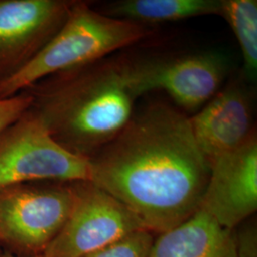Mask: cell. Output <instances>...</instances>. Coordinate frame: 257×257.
<instances>
[{
    "instance_id": "cell-1",
    "label": "cell",
    "mask_w": 257,
    "mask_h": 257,
    "mask_svg": "<svg viewBox=\"0 0 257 257\" xmlns=\"http://www.w3.org/2000/svg\"><path fill=\"white\" fill-rule=\"evenodd\" d=\"M89 160V182L159 234L199 210L211 170L189 117L164 103L134 113L119 135Z\"/></svg>"
},
{
    "instance_id": "cell-2",
    "label": "cell",
    "mask_w": 257,
    "mask_h": 257,
    "mask_svg": "<svg viewBox=\"0 0 257 257\" xmlns=\"http://www.w3.org/2000/svg\"><path fill=\"white\" fill-rule=\"evenodd\" d=\"M29 92L33 96L31 110L55 142L86 159L95 156L126 127L139 97L128 61L88 65Z\"/></svg>"
},
{
    "instance_id": "cell-3",
    "label": "cell",
    "mask_w": 257,
    "mask_h": 257,
    "mask_svg": "<svg viewBox=\"0 0 257 257\" xmlns=\"http://www.w3.org/2000/svg\"><path fill=\"white\" fill-rule=\"evenodd\" d=\"M149 34L146 25L74 3L63 25L46 45L18 72L0 80V98L16 95L52 74L93 64Z\"/></svg>"
},
{
    "instance_id": "cell-4",
    "label": "cell",
    "mask_w": 257,
    "mask_h": 257,
    "mask_svg": "<svg viewBox=\"0 0 257 257\" xmlns=\"http://www.w3.org/2000/svg\"><path fill=\"white\" fill-rule=\"evenodd\" d=\"M90 160L61 147L31 108L0 133V191L36 180L90 181Z\"/></svg>"
},
{
    "instance_id": "cell-5",
    "label": "cell",
    "mask_w": 257,
    "mask_h": 257,
    "mask_svg": "<svg viewBox=\"0 0 257 257\" xmlns=\"http://www.w3.org/2000/svg\"><path fill=\"white\" fill-rule=\"evenodd\" d=\"M73 209L43 257H85L146 230L128 208L89 181L73 186Z\"/></svg>"
},
{
    "instance_id": "cell-6",
    "label": "cell",
    "mask_w": 257,
    "mask_h": 257,
    "mask_svg": "<svg viewBox=\"0 0 257 257\" xmlns=\"http://www.w3.org/2000/svg\"><path fill=\"white\" fill-rule=\"evenodd\" d=\"M74 187L22 188L0 191V239L27 250H44L69 218Z\"/></svg>"
},
{
    "instance_id": "cell-7",
    "label": "cell",
    "mask_w": 257,
    "mask_h": 257,
    "mask_svg": "<svg viewBox=\"0 0 257 257\" xmlns=\"http://www.w3.org/2000/svg\"><path fill=\"white\" fill-rule=\"evenodd\" d=\"M128 64L138 96L163 91L176 105L188 110H197L210 101L228 71L226 57L215 52Z\"/></svg>"
},
{
    "instance_id": "cell-8",
    "label": "cell",
    "mask_w": 257,
    "mask_h": 257,
    "mask_svg": "<svg viewBox=\"0 0 257 257\" xmlns=\"http://www.w3.org/2000/svg\"><path fill=\"white\" fill-rule=\"evenodd\" d=\"M73 2L0 0V80L28 63L53 38Z\"/></svg>"
},
{
    "instance_id": "cell-9",
    "label": "cell",
    "mask_w": 257,
    "mask_h": 257,
    "mask_svg": "<svg viewBox=\"0 0 257 257\" xmlns=\"http://www.w3.org/2000/svg\"><path fill=\"white\" fill-rule=\"evenodd\" d=\"M199 210L232 230L257 210V140L253 133L240 147L211 162Z\"/></svg>"
},
{
    "instance_id": "cell-10",
    "label": "cell",
    "mask_w": 257,
    "mask_h": 257,
    "mask_svg": "<svg viewBox=\"0 0 257 257\" xmlns=\"http://www.w3.org/2000/svg\"><path fill=\"white\" fill-rule=\"evenodd\" d=\"M189 121L194 141L210 165L253 134L250 100L238 83L217 92Z\"/></svg>"
},
{
    "instance_id": "cell-11",
    "label": "cell",
    "mask_w": 257,
    "mask_h": 257,
    "mask_svg": "<svg viewBox=\"0 0 257 257\" xmlns=\"http://www.w3.org/2000/svg\"><path fill=\"white\" fill-rule=\"evenodd\" d=\"M148 257H236L232 230L198 210L179 226L160 233Z\"/></svg>"
},
{
    "instance_id": "cell-12",
    "label": "cell",
    "mask_w": 257,
    "mask_h": 257,
    "mask_svg": "<svg viewBox=\"0 0 257 257\" xmlns=\"http://www.w3.org/2000/svg\"><path fill=\"white\" fill-rule=\"evenodd\" d=\"M220 9L218 0H124L111 4L105 15L146 25L220 15Z\"/></svg>"
},
{
    "instance_id": "cell-13",
    "label": "cell",
    "mask_w": 257,
    "mask_h": 257,
    "mask_svg": "<svg viewBox=\"0 0 257 257\" xmlns=\"http://www.w3.org/2000/svg\"><path fill=\"white\" fill-rule=\"evenodd\" d=\"M220 16L227 20L238 41L244 73L253 81L257 74V2L255 0H223Z\"/></svg>"
},
{
    "instance_id": "cell-14",
    "label": "cell",
    "mask_w": 257,
    "mask_h": 257,
    "mask_svg": "<svg viewBox=\"0 0 257 257\" xmlns=\"http://www.w3.org/2000/svg\"><path fill=\"white\" fill-rule=\"evenodd\" d=\"M154 241L155 238L151 231L139 230L85 257H148Z\"/></svg>"
},
{
    "instance_id": "cell-15",
    "label": "cell",
    "mask_w": 257,
    "mask_h": 257,
    "mask_svg": "<svg viewBox=\"0 0 257 257\" xmlns=\"http://www.w3.org/2000/svg\"><path fill=\"white\" fill-rule=\"evenodd\" d=\"M33 104V96L26 91L7 98H0V133L19 120Z\"/></svg>"
},
{
    "instance_id": "cell-16",
    "label": "cell",
    "mask_w": 257,
    "mask_h": 257,
    "mask_svg": "<svg viewBox=\"0 0 257 257\" xmlns=\"http://www.w3.org/2000/svg\"><path fill=\"white\" fill-rule=\"evenodd\" d=\"M232 238L236 257H257L255 225H248L237 230H232Z\"/></svg>"
},
{
    "instance_id": "cell-17",
    "label": "cell",
    "mask_w": 257,
    "mask_h": 257,
    "mask_svg": "<svg viewBox=\"0 0 257 257\" xmlns=\"http://www.w3.org/2000/svg\"><path fill=\"white\" fill-rule=\"evenodd\" d=\"M7 257H11V256H7ZM31 257H43V256H42V254H39V255H36V256H31Z\"/></svg>"
}]
</instances>
